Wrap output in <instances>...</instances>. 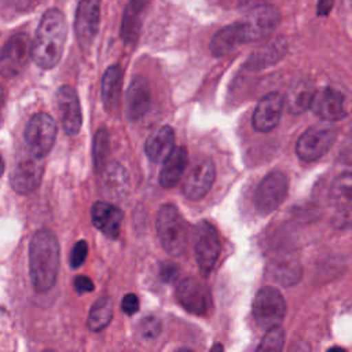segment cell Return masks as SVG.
Returning a JSON list of instances; mask_svg holds the SVG:
<instances>
[{"instance_id":"obj_1","label":"cell","mask_w":352,"mask_h":352,"mask_svg":"<svg viewBox=\"0 0 352 352\" xmlns=\"http://www.w3.org/2000/svg\"><path fill=\"white\" fill-rule=\"evenodd\" d=\"M67 26L63 12L59 8L47 10L37 26L32 41V59L43 69H52L62 58Z\"/></svg>"},{"instance_id":"obj_2","label":"cell","mask_w":352,"mask_h":352,"mask_svg":"<svg viewBox=\"0 0 352 352\" xmlns=\"http://www.w3.org/2000/svg\"><path fill=\"white\" fill-rule=\"evenodd\" d=\"M59 242L50 230H38L29 243V272L37 292H48L59 271Z\"/></svg>"},{"instance_id":"obj_3","label":"cell","mask_w":352,"mask_h":352,"mask_svg":"<svg viewBox=\"0 0 352 352\" xmlns=\"http://www.w3.org/2000/svg\"><path fill=\"white\" fill-rule=\"evenodd\" d=\"M155 226L162 248L172 256H182L187 249V224L179 209L172 204L162 205Z\"/></svg>"},{"instance_id":"obj_4","label":"cell","mask_w":352,"mask_h":352,"mask_svg":"<svg viewBox=\"0 0 352 352\" xmlns=\"http://www.w3.org/2000/svg\"><path fill=\"white\" fill-rule=\"evenodd\" d=\"M280 12L272 4L254 6L236 22L242 44L257 41L270 36L279 25Z\"/></svg>"},{"instance_id":"obj_5","label":"cell","mask_w":352,"mask_h":352,"mask_svg":"<svg viewBox=\"0 0 352 352\" xmlns=\"http://www.w3.org/2000/svg\"><path fill=\"white\" fill-rule=\"evenodd\" d=\"M25 143L32 157L41 160L52 148L56 139V124L47 113L34 114L25 128Z\"/></svg>"},{"instance_id":"obj_6","label":"cell","mask_w":352,"mask_h":352,"mask_svg":"<svg viewBox=\"0 0 352 352\" xmlns=\"http://www.w3.org/2000/svg\"><path fill=\"white\" fill-rule=\"evenodd\" d=\"M252 312L256 323L265 331L278 327L286 312V302L280 292L265 286L260 289L253 300Z\"/></svg>"},{"instance_id":"obj_7","label":"cell","mask_w":352,"mask_h":352,"mask_svg":"<svg viewBox=\"0 0 352 352\" xmlns=\"http://www.w3.org/2000/svg\"><path fill=\"white\" fill-rule=\"evenodd\" d=\"M337 138V129L329 124H318L308 128L296 143V154L301 161L312 162L323 157Z\"/></svg>"},{"instance_id":"obj_8","label":"cell","mask_w":352,"mask_h":352,"mask_svg":"<svg viewBox=\"0 0 352 352\" xmlns=\"http://www.w3.org/2000/svg\"><path fill=\"white\" fill-rule=\"evenodd\" d=\"M192 245L201 272L204 275L210 274L220 254V241L216 228L209 221L201 220L194 228Z\"/></svg>"},{"instance_id":"obj_9","label":"cell","mask_w":352,"mask_h":352,"mask_svg":"<svg viewBox=\"0 0 352 352\" xmlns=\"http://www.w3.org/2000/svg\"><path fill=\"white\" fill-rule=\"evenodd\" d=\"M32 58V40L26 33H16L0 50V74L11 78L21 74Z\"/></svg>"},{"instance_id":"obj_10","label":"cell","mask_w":352,"mask_h":352,"mask_svg":"<svg viewBox=\"0 0 352 352\" xmlns=\"http://www.w3.org/2000/svg\"><path fill=\"white\" fill-rule=\"evenodd\" d=\"M287 176L280 170L270 172L258 184L254 194L256 209L261 214H268L279 208L287 194Z\"/></svg>"},{"instance_id":"obj_11","label":"cell","mask_w":352,"mask_h":352,"mask_svg":"<svg viewBox=\"0 0 352 352\" xmlns=\"http://www.w3.org/2000/svg\"><path fill=\"white\" fill-rule=\"evenodd\" d=\"M216 177L214 162L209 157L195 158L183 180V194L190 199L202 198L212 187Z\"/></svg>"},{"instance_id":"obj_12","label":"cell","mask_w":352,"mask_h":352,"mask_svg":"<svg viewBox=\"0 0 352 352\" xmlns=\"http://www.w3.org/2000/svg\"><path fill=\"white\" fill-rule=\"evenodd\" d=\"M100 21V3L96 0H82L78 3L74 18V32L78 44L88 48L96 37Z\"/></svg>"},{"instance_id":"obj_13","label":"cell","mask_w":352,"mask_h":352,"mask_svg":"<svg viewBox=\"0 0 352 352\" xmlns=\"http://www.w3.org/2000/svg\"><path fill=\"white\" fill-rule=\"evenodd\" d=\"M56 102L63 131L70 136L77 135L82 125V114L77 92L70 85H62L56 92Z\"/></svg>"},{"instance_id":"obj_14","label":"cell","mask_w":352,"mask_h":352,"mask_svg":"<svg viewBox=\"0 0 352 352\" xmlns=\"http://www.w3.org/2000/svg\"><path fill=\"white\" fill-rule=\"evenodd\" d=\"M43 172L44 165L41 160L34 157L23 158L14 166L10 175L11 187L18 194H30L40 186Z\"/></svg>"},{"instance_id":"obj_15","label":"cell","mask_w":352,"mask_h":352,"mask_svg":"<svg viewBox=\"0 0 352 352\" xmlns=\"http://www.w3.org/2000/svg\"><path fill=\"white\" fill-rule=\"evenodd\" d=\"M311 107L314 113L324 121H338L346 116L345 96L334 88L315 91Z\"/></svg>"},{"instance_id":"obj_16","label":"cell","mask_w":352,"mask_h":352,"mask_svg":"<svg viewBox=\"0 0 352 352\" xmlns=\"http://www.w3.org/2000/svg\"><path fill=\"white\" fill-rule=\"evenodd\" d=\"M283 98L279 92H270L264 95L252 116V125L258 132H270L274 129L282 116Z\"/></svg>"},{"instance_id":"obj_17","label":"cell","mask_w":352,"mask_h":352,"mask_svg":"<svg viewBox=\"0 0 352 352\" xmlns=\"http://www.w3.org/2000/svg\"><path fill=\"white\" fill-rule=\"evenodd\" d=\"M179 302L191 314L202 315L209 307V293L195 278H184L176 290Z\"/></svg>"},{"instance_id":"obj_18","label":"cell","mask_w":352,"mask_h":352,"mask_svg":"<svg viewBox=\"0 0 352 352\" xmlns=\"http://www.w3.org/2000/svg\"><path fill=\"white\" fill-rule=\"evenodd\" d=\"M151 100V91L150 85L146 77L136 76L131 81L126 96H125V104H126V114L131 121H138L142 117L146 116L150 107Z\"/></svg>"},{"instance_id":"obj_19","label":"cell","mask_w":352,"mask_h":352,"mask_svg":"<svg viewBox=\"0 0 352 352\" xmlns=\"http://www.w3.org/2000/svg\"><path fill=\"white\" fill-rule=\"evenodd\" d=\"M92 224L109 238H117L120 235L122 224V212L113 204L98 201L91 209Z\"/></svg>"},{"instance_id":"obj_20","label":"cell","mask_w":352,"mask_h":352,"mask_svg":"<svg viewBox=\"0 0 352 352\" xmlns=\"http://www.w3.org/2000/svg\"><path fill=\"white\" fill-rule=\"evenodd\" d=\"M100 170L103 192L113 199H121L128 192L129 187V177L125 168L117 162H111L106 164Z\"/></svg>"},{"instance_id":"obj_21","label":"cell","mask_w":352,"mask_h":352,"mask_svg":"<svg viewBox=\"0 0 352 352\" xmlns=\"http://www.w3.org/2000/svg\"><path fill=\"white\" fill-rule=\"evenodd\" d=\"M188 154L186 147L176 146L173 151L166 157L160 172V184L165 188L175 187L187 169Z\"/></svg>"},{"instance_id":"obj_22","label":"cell","mask_w":352,"mask_h":352,"mask_svg":"<svg viewBox=\"0 0 352 352\" xmlns=\"http://www.w3.org/2000/svg\"><path fill=\"white\" fill-rule=\"evenodd\" d=\"M175 147V132L168 125L150 133L144 143V151L154 162H164Z\"/></svg>"},{"instance_id":"obj_23","label":"cell","mask_w":352,"mask_h":352,"mask_svg":"<svg viewBox=\"0 0 352 352\" xmlns=\"http://www.w3.org/2000/svg\"><path fill=\"white\" fill-rule=\"evenodd\" d=\"M121 85H122V73L120 66L118 65L109 66L102 77V89H100L103 106L107 111H113L118 106Z\"/></svg>"},{"instance_id":"obj_24","label":"cell","mask_w":352,"mask_h":352,"mask_svg":"<svg viewBox=\"0 0 352 352\" xmlns=\"http://www.w3.org/2000/svg\"><path fill=\"white\" fill-rule=\"evenodd\" d=\"M242 44L236 22L217 30L209 41V50L214 56H224Z\"/></svg>"},{"instance_id":"obj_25","label":"cell","mask_w":352,"mask_h":352,"mask_svg":"<svg viewBox=\"0 0 352 352\" xmlns=\"http://www.w3.org/2000/svg\"><path fill=\"white\" fill-rule=\"evenodd\" d=\"M314 94L315 89L309 81L298 80L290 87L286 99H283V104L286 103V107L293 114L302 113L308 107H311Z\"/></svg>"},{"instance_id":"obj_26","label":"cell","mask_w":352,"mask_h":352,"mask_svg":"<svg viewBox=\"0 0 352 352\" xmlns=\"http://www.w3.org/2000/svg\"><path fill=\"white\" fill-rule=\"evenodd\" d=\"M270 271L272 278L285 286H292L297 283L301 278L300 263L289 254L274 258L270 265Z\"/></svg>"},{"instance_id":"obj_27","label":"cell","mask_w":352,"mask_h":352,"mask_svg":"<svg viewBox=\"0 0 352 352\" xmlns=\"http://www.w3.org/2000/svg\"><path fill=\"white\" fill-rule=\"evenodd\" d=\"M285 51H286V43L282 38L271 41L265 47L260 48L256 54H252V56L248 60V66L250 69L267 67L268 65L276 63L283 56Z\"/></svg>"},{"instance_id":"obj_28","label":"cell","mask_w":352,"mask_h":352,"mask_svg":"<svg viewBox=\"0 0 352 352\" xmlns=\"http://www.w3.org/2000/svg\"><path fill=\"white\" fill-rule=\"evenodd\" d=\"M146 6L142 1H131L126 6L121 22V36L125 43H135L140 29V14Z\"/></svg>"},{"instance_id":"obj_29","label":"cell","mask_w":352,"mask_h":352,"mask_svg":"<svg viewBox=\"0 0 352 352\" xmlns=\"http://www.w3.org/2000/svg\"><path fill=\"white\" fill-rule=\"evenodd\" d=\"M113 318V301L110 297H102L91 307L88 314V329L92 331L103 330Z\"/></svg>"},{"instance_id":"obj_30","label":"cell","mask_w":352,"mask_h":352,"mask_svg":"<svg viewBox=\"0 0 352 352\" xmlns=\"http://www.w3.org/2000/svg\"><path fill=\"white\" fill-rule=\"evenodd\" d=\"M110 151V138L109 133L104 128L99 129L95 133L94 138V146H92V153H94V162L96 169H102L106 165V158Z\"/></svg>"},{"instance_id":"obj_31","label":"cell","mask_w":352,"mask_h":352,"mask_svg":"<svg viewBox=\"0 0 352 352\" xmlns=\"http://www.w3.org/2000/svg\"><path fill=\"white\" fill-rule=\"evenodd\" d=\"M283 345H285V331L280 326H278L265 331L256 352H282Z\"/></svg>"},{"instance_id":"obj_32","label":"cell","mask_w":352,"mask_h":352,"mask_svg":"<svg viewBox=\"0 0 352 352\" xmlns=\"http://www.w3.org/2000/svg\"><path fill=\"white\" fill-rule=\"evenodd\" d=\"M161 322L155 316H146L140 324H139V331L143 338H155L161 333Z\"/></svg>"},{"instance_id":"obj_33","label":"cell","mask_w":352,"mask_h":352,"mask_svg":"<svg viewBox=\"0 0 352 352\" xmlns=\"http://www.w3.org/2000/svg\"><path fill=\"white\" fill-rule=\"evenodd\" d=\"M88 254V245L85 241H78L74 243L72 253H70V267L72 268H78L81 264L85 261Z\"/></svg>"},{"instance_id":"obj_34","label":"cell","mask_w":352,"mask_h":352,"mask_svg":"<svg viewBox=\"0 0 352 352\" xmlns=\"http://www.w3.org/2000/svg\"><path fill=\"white\" fill-rule=\"evenodd\" d=\"M121 308L126 315H133L135 312H138L139 300H138L136 294H133V293L125 294L122 298V302H121Z\"/></svg>"},{"instance_id":"obj_35","label":"cell","mask_w":352,"mask_h":352,"mask_svg":"<svg viewBox=\"0 0 352 352\" xmlns=\"http://www.w3.org/2000/svg\"><path fill=\"white\" fill-rule=\"evenodd\" d=\"M74 289L77 293L82 294V293H88L92 292L95 289L94 282L91 280V278L84 276V275H78L74 278Z\"/></svg>"},{"instance_id":"obj_36","label":"cell","mask_w":352,"mask_h":352,"mask_svg":"<svg viewBox=\"0 0 352 352\" xmlns=\"http://www.w3.org/2000/svg\"><path fill=\"white\" fill-rule=\"evenodd\" d=\"M177 272H179V268L175 264L166 263L165 265L161 267V276L165 282H170L172 279H175L177 276Z\"/></svg>"},{"instance_id":"obj_37","label":"cell","mask_w":352,"mask_h":352,"mask_svg":"<svg viewBox=\"0 0 352 352\" xmlns=\"http://www.w3.org/2000/svg\"><path fill=\"white\" fill-rule=\"evenodd\" d=\"M287 352H311V346L305 341H294Z\"/></svg>"},{"instance_id":"obj_38","label":"cell","mask_w":352,"mask_h":352,"mask_svg":"<svg viewBox=\"0 0 352 352\" xmlns=\"http://www.w3.org/2000/svg\"><path fill=\"white\" fill-rule=\"evenodd\" d=\"M333 7L331 1H320L318 3V15H327Z\"/></svg>"},{"instance_id":"obj_39","label":"cell","mask_w":352,"mask_h":352,"mask_svg":"<svg viewBox=\"0 0 352 352\" xmlns=\"http://www.w3.org/2000/svg\"><path fill=\"white\" fill-rule=\"evenodd\" d=\"M210 352H223V345L221 344H214L210 349Z\"/></svg>"},{"instance_id":"obj_40","label":"cell","mask_w":352,"mask_h":352,"mask_svg":"<svg viewBox=\"0 0 352 352\" xmlns=\"http://www.w3.org/2000/svg\"><path fill=\"white\" fill-rule=\"evenodd\" d=\"M327 352H346V351L341 346H331V348L327 349Z\"/></svg>"},{"instance_id":"obj_41","label":"cell","mask_w":352,"mask_h":352,"mask_svg":"<svg viewBox=\"0 0 352 352\" xmlns=\"http://www.w3.org/2000/svg\"><path fill=\"white\" fill-rule=\"evenodd\" d=\"M3 172H4V160H3V157L0 154V176L3 175Z\"/></svg>"},{"instance_id":"obj_42","label":"cell","mask_w":352,"mask_h":352,"mask_svg":"<svg viewBox=\"0 0 352 352\" xmlns=\"http://www.w3.org/2000/svg\"><path fill=\"white\" fill-rule=\"evenodd\" d=\"M177 352H191V351H188V349H179Z\"/></svg>"},{"instance_id":"obj_43","label":"cell","mask_w":352,"mask_h":352,"mask_svg":"<svg viewBox=\"0 0 352 352\" xmlns=\"http://www.w3.org/2000/svg\"><path fill=\"white\" fill-rule=\"evenodd\" d=\"M44 352H52V351H44Z\"/></svg>"}]
</instances>
